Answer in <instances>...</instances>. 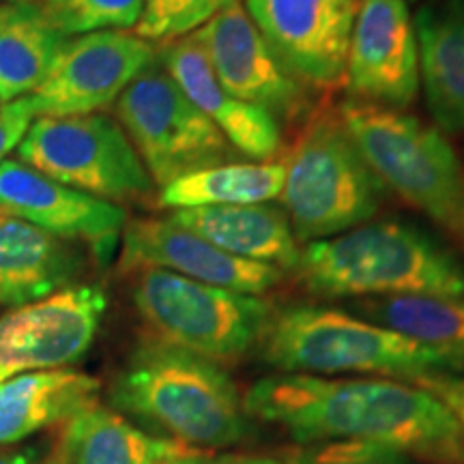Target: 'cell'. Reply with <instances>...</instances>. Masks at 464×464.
<instances>
[{
	"mask_svg": "<svg viewBox=\"0 0 464 464\" xmlns=\"http://www.w3.org/2000/svg\"><path fill=\"white\" fill-rule=\"evenodd\" d=\"M249 417L280 426L295 443L362 440L434 464H464L460 423L437 396L396 379L276 374L243 398Z\"/></svg>",
	"mask_w": 464,
	"mask_h": 464,
	"instance_id": "cell-1",
	"label": "cell"
},
{
	"mask_svg": "<svg viewBox=\"0 0 464 464\" xmlns=\"http://www.w3.org/2000/svg\"><path fill=\"white\" fill-rule=\"evenodd\" d=\"M121 415L191 450H224L252 432L239 387L222 363L160 340H142L108 392Z\"/></svg>",
	"mask_w": 464,
	"mask_h": 464,
	"instance_id": "cell-2",
	"label": "cell"
},
{
	"mask_svg": "<svg viewBox=\"0 0 464 464\" xmlns=\"http://www.w3.org/2000/svg\"><path fill=\"white\" fill-rule=\"evenodd\" d=\"M295 274L327 299H464V263L406 222H368L332 239L305 243Z\"/></svg>",
	"mask_w": 464,
	"mask_h": 464,
	"instance_id": "cell-3",
	"label": "cell"
},
{
	"mask_svg": "<svg viewBox=\"0 0 464 464\" xmlns=\"http://www.w3.org/2000/svg\"><path fill=\"white\" fill-rule=\"evenodd\" d=\"M258 348L263 362L282 374H376L406 382L450 374L434 348L334 307L274 312Z\"/></svg>",
	"mask_w": 464,
	"mask_h": 464,
	"instance_id": "cell-4",
	"label": "cell"
},
{
	"mask_svg": "<svg viewBox=\"0 0 464 464\" xmlns=\"http://www.w3.org/2000/svg\"><path fill=\"white\" fill-rule=\"evenodd\" d=\"M338 116L382 188L464 249V164L443 131L402 110L355 100L342 103Z\"/></svg>",
	"mask_w": 464,
	"mask_h": 464,
	"instance_id": "cell-5",
	"label": "cell"
},
{
	"mask_svg": "<svg viewBox=\"0 0 464 464\" xmlns=\"http://www.w3.org/2000/svg\"><path fill=\"white\" fill-rule=\"evenodd\" d=\"M284 164L282 211L297 241L332 239L368 224L385 198L387 189L359 153L338 112L312 121Z\"/></svg>",
	"mask_w": 464,
	"mask_h": 464,
	"instance_id": "cell-6",
	"label": "cell"
},
{
	"mask_svg": "<svg viewBox=\"0 0 464 464\" xmlns=\"http://www.w3.org/2000/svg\"><path fill=\"white\" fill-rule=\"evenodd\" d=\"M131 304L150 338L218 363L258 348L274 316L269 301L161 269L133 271Z\"/></svg>",
	"mask_w": 464,
	"mask_h": 464,
	"instance_id": "cell-7",
	"label": "cell"
},
{
	"mask_svg": "<svg viewBox=\"0 0 464 464\" xmlns=\"http://www.w3.org/2000/svg\"><path fill=\"white\" fill-rule=\"evenodd\" d=\"M15 153L45 177L114 205L155 188L123 127L102 112L37 116Z\"/></svg>",
	"mask_w": 464,
	"mask_h": 464,
	"instance_id": "cell-8",
	"label": "cell"
},
{
	"mask_svg": "<svg viewBox=\"0 0 464 464\" xmlns=\"http://www.w3.org/2000/svg\"><path fill=\"white\" fill-rule=\"evenodd\" d=\"M123 127L158 188L228 161L235 150L158 63V56L114 103Z\"/></svg>",
	"mask_w": 464,
	"mask_h": 464,
	"instance_id": "cell-9",
	"label": "cell"
},
{
	"mask_svg": "<svg viewBox=\"0 0 464 464\" xmlns=\"http://www.w3.org/2000/svg\"><path fill=\"white\" fill-rule=\"evenodd\" d=\"M106 290L73 284L0 316V382L80 362L106 314Z\"/></svg>",
	"mask_w": 464,
	"mask_h": 464,
	"instance_id": "cell-10",
	"label": "cell"
},
{
	"mask_svg": "<svg viewBox=\"0 0 464 464\" xmlns=\"http://www.w3.org/2000/svg\"><path fill=\"white\" fill-rule=\"evenodd\" d=\"M155 52L153 44L136 33L69 37L44 82L28 95L34 116L102 112L155 61Z\"/></svg>",
	"mask_w": 464,
	"mask_h": 464,
	"instance_id": "cell-11",
	"label": "cell"
},
{
	"mask_svg": "<svg viewBox=\"0 0 464 464\" xmlns=\"http://www.w3.org/2000/svg\"><path fill=\"white\" fill-rule=\"evenodd\" d=\"M359 0H246V11L301 84L334 89L344 80Z\"/></svg>",
	"mask_w": 464,
	"mask_h": 464,
	"instance_id": "cell-12",
	"label": "cell"
},
{
	"mask_svg": "<svg viewBox=\"0 0 464 464\" xmlns=\"http://www.w3.org/2000/svg\"><path fill=\"white\" fill-rule=\"evenodd\" d=\"M346 91L353 100L404 110L421 89L420 44L406 0H362L348 45Z\"/></svg>",
	"mask_w": 464,
	"mask_h": 464,
	"instance_id": "cell-13",
	"label": "cell"
},
{
	"mask_svg": "<svg viewBox=\"0 0 464 464\" xmlns=\"http://www.w3.org/2000/svg\"><path fill=\"white\" fill-rule=\"evenodd\" d=\"M222 86L237 100L293 121L307 106L305 86L282 65L241 3L191 33Z\"/></svg>",
	"mask_w": 464,
	"mask_h": 464,
	"instance_id": "cell-14",
	"label": "cell"
},
{
	"mask_svg": "<svg viewBox=\"0 0 464 464\" xmlns=\"http://www.w3.org/2000/svg\"><path fill=\"white\" fill-rule=\"evenodd\" d=\"M0 213L82 243L100 263L112 256L127 224L119 205L67 188L17 158L0 164Z\"/></svg>",
	"mask_w": 464,
	"mask_h": 464,
	"instance_id": "cell-15",
	"label": "cell"
},
{
	"mask_svg": "<svg viewBox=\"0 0 464 464\" xmlns=\"http://www.w3.org/2000/svg\"><path fill=\"white\" fill-rule=\"evenodd\" d=\"M121 246V269H161L188 280L243 295L269 293L284 280L277 266L232 256L170 219L147 218L125 224Z\"/></svg>",
	"mask_w": 464,
	"mask_h": 464,
	"instance_id": "cell-16",
	"label": "cell"
},
{
	"mask_svg": "<svg viewBox=\"0 0 464 464\" xmlns=\"http://www.w3.org/2000/svg\"><path fill=\"white\" fill-rule=\"evenodd\" d=\"M155 56L189 102L224 133L232 149L254 161H271L280 153V121L226 91L194 34L161 44Z\"/></svg>",
	"mask_w": 464,
	"mask_h": 464,
	"instance_id": "cell-17",
	"label": "cell"
},
{
	"mask_svg": "<svg viewBox=\"0 0 464 464\" xmlns=\"http://www.w3.org/2000/svg\"><path fill=\"white\" fill-rule=\"evenodd\" d=\"M82 269L80 243L0 213V305L37 304L73 286Z\"/></svg>",
	"mask_w": 464,
	"mask_h": 464,
	"instance_id": "cell-18",
	"label": "cell"
},
{
	"mask_svg": "<svg viewBox=\"0 0 464 464\" xmlns=\"http://www.w3.org/2000/svg\"><path fill=\"white\" fill-rule=\"evenodd\" d=\"M172 224L194 232L232 256L297 269L301 247L286 213L271 205H230L177 208L168 216Z\"/></svg>",
	"mask_w": 464,
	"mask_h": 464,
	"instance_id": "cell-19",
	"label": "cell"
},
{
	"mask_svg": "<svg viewBox=\"0 0 464 464\" xmlns=\"http://www.w3.org/2000/svg\"><path fill=\"white\" fill-rule=\"evenodd\" d=\"M413 20L428 110L440 130L464 133V0H430Z\"/></svg>",
	"mask_w": 464,
	"mask_h": 464,
	"instance_id": "cell-20",
	"label": "cell"
},
{
	"mask_svg": "<svg viewBox=\"0 0 464 464\" xmlns=\"http://www.w3.org/2000/svg\"><path fill=\"white\" fill-rule=\"evenodd\" d=\"M102 382L78 370L56 368L0 382V448L67 423L97 404Z\"/></svg>",
	"mask_w": 464,
	"mask_h": 464,
	"instance_id": "cell-21",
	"label": "cell"
},
{
	"mask_svg": "<svg viewBox=\"0 0 464 464\" xmlns=\"http://www.w3.org/2000/svg\"><path fill=\"white\" fill-rule=\"evenodd\" d=\"M185 445L140 430L125 415L95 404L65 423L56 464H161Z\"/></svg>",
	"mask_w": 464,
	"mask_h": 464,
	"instance_id": "cell-22",
	"label": "cell"
},
{
	"mask_svg": "<svg viewBox=\"0 0 464 464\" xmlns=\"http://www.w3.org/2000/svg\"><path fill=\"white\" fill-rule=\"evenodd\" d=\"M67 39L48 24L37 0L0 5V103L31 95Z\"/></svg>",
	"mask_w": 464,
	"mask_h": 464,
	"instance_id": "cell-23",
	"label": "cell"
},
{
	"mask_svg": "<svg viewBox=\"0 0 464 464\" xmlns=\"http://www.w3.org/2000/svg\"><path fill=\"white\" fill-rule=\"evenodd\" d=\"M286 164L282 161H224L202 168L161 188L160 207L194 208V207H230V205H265L280 198Z\"/></svg>",
	"mask_w": 464,
	"mask_h": 464,
	"instance_id": "cell-24",
	"label": "cell"
},
{
	"mask_svg": "<svg viewBox=\"0 0 464 464\" xmlns=\"http://www.w3.org/2000/svg\"><path fill=\"white\" fill-rule=\"evenodd\" d=\"M357 314L409 335L445 357L450 376L464 379V299L385 297L365 299Z\"/></svg>",
	"mask_w": 464,
	"mask_h": 464,
	"instance_id": "cell-25",
	"label": "cell"
},
{
	"mask_svg": "<svg viewBox=\"0 0 464 464\" xmlns=\"http://www.w3.org/2000/svg\"><path fill=\"white\" fill-rule=\"evenodd\" d=\"M48 24L65 37L123 31L140 22L144 0H37Z\"/></svg>",
	"mask_w": 464,
	"mask_h": 464,
	"instance_id": "cell-26",
	"label": "cell"
},
{
	"mask_svg": "<svg viewBox=\"0 0 464 464\" xmlns=\"http://www.w3.org/2000/svg\"><path fill=\"white\" fill-rule=\"evenodd\" d=\"M241 0H144L136 34L149 44H168L188 37Z\"/></svg>",
	"mask_w": 464,
	"mask_h": 464,
	"instance_id": "cell-27",
	"label": "cell"
},
{
	"mask_svg": "<svg viewBox=\"0 0 464 464\" xmlns=\"http://www.w3.org/2000/svg\"><path fill=\"white\" fill-rule=\"evenodd\" d=\"M290 464H415V458L362 440H323L295 451Z\"/></svg>",
	"mask_w": 464,
	"mask_h": 464,
	"instance_id": "cell-28",
	"label": "cell"
},
{
	"mask_svg": "<svg viewBox=\"0 0 464 464\" xmlns=\"http://www.w3.org/2000/svg\"><path fill=\"white\" fill-rule=\"evenodd\" d=\"M37 119L33 112L31 100L20 97V100L0 103V164L9 158V153L20 147L22 138L26 136L28 127Z\"/></svg>",
	"mask_w": 464,
	"mask_h": 464,
	"instance_id": "cell-29",
	"label": "cell"
},
{
	"mask_svg": "<svg viewBox=\"0 0 464 464\" xmlns=\"http://www.w3.org/2000/svg\"><path fill=\"white\" fill-rule=\"evenodd\" d=\"M415 385L428 390L432 396H437L440 402L448 406L450 413L456 417L458 423H460L464 434V379H460V376L437 374L423 376V379L415 381Z\"/></svg>",
	"mask_w": 464,
	"mask_h": 464,
	"instance_id": "cell-30",
	"label": "cell"
},
{
	"mask_svg": "<svg viewBox=\"0 0 464 464\" xmlns=\"http://www.w3.org/2000/svg\"><path fill=\"white\" fill-rule=\"evenodd\" d=\"M202 464H290V462L280 460V458L258 456V454H218V456L205 454Z\"/></svg>",
	"mask_w": 464,
	"mask_h": 464,
	"instance_id": "cell-31",
	"label": "cell"
},
{
	"mask_svg": "<svg viewBox=\"0 0 464 464\" xmlns=\"http://www.w3.org/2000/svg\"><path fill=\"white\" fill-rule=\"evenodd\" d=\"M0 464H37V451L26 448L9 451V454H0Z\"/></svg>",
	"mask_w": 464,
	"mask_h": 464,
	"instance_id": "cell-32",
	"label": "cell"
},
{
	"mask_svg": "<svg viewBox=\"0 0 464 464\" xmlns=\"http://www.w3.org/2000/svg\"><path fill=\"white\" fill-rule=\"evenodd\" d=\"M202 458H205V451L185 448L183 451H179L177 456L168 458V460L161 464H202Z\"/></svg>",
	"mask_w": 464,
	"mask_h": 464,
	"instance_id": "cell-33",
	"label": "cell"
},
{
	"mask_svg": "<svg viewBox=\"0 0 464 464\" xmlns=\"http://www.w3.org/2000/svg\"><path fill=\"white\" fill-rule=\"evenodd\" d=\"M15 3H31V0H0V5H15Z\"/></svg>",
	"mask_w": 464,
	"mask_h": 464,
	"instance_id": "cell-34",
	"label": "cell"
},
{
	"mask_svg": "<svg viewBox=\"0 0 464 464\" xmlns=\"http://www.w3.org/2000/svg\"><path fill=\"white\" fill-rule=\"evenodd\" d=\"M406 3H411V0H406ZM413 3H417V0H413ZM428 3H430V0H428Z\"/></svg>",
	"mask_w": 464,
	"mask_h": 464,
	"instance_id": "cell-35",
	"label": "cell"
}]
</instances>
